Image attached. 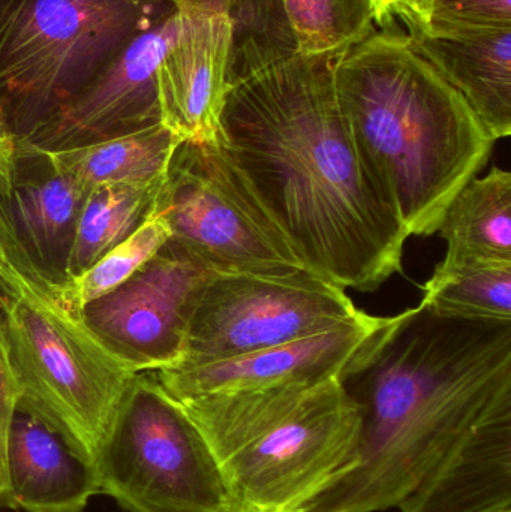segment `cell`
<instances>
[{
	"instance_id": "cb8c5ba5",
	"label": "cell",
	"mask_w": 511,
	"mask_h": 512,
	"mask_svg": "<svg viewBox=\"0 0 511 512\" xmlns=\"http://www.w3.org/2000/svg\"><path fill=\"white\" fill-rule=\"evenodd\" d=\"M171 231L161 216L153 215L125 242L102 256L89 270L59 285H51L54 294L69 309L80 313L86 304L110 294L135 271L161 251Z\"/></svg>"
},
{
	"instance_id": "ffe728a7",
	"label": "cell",
	"mask_w": 511,
	"mask_h": 512,
	"mask_svg": "<svg viewBox=\"0 0 511 512\" xmlns=\"http://www.w3.org/2000/svg\"><path fill=\"white\" fill-rule=\"evenodd\" d=\"M420 303L444 318L511 321V262L444 258L423 288Z\"/></svg>"
},
{
	"instance_id": "ac0fdd59",
	"label": "cell",
	"mask_w": 511,
	"mask_h": 512,
	"mask_svg": "<svg viewBox=\"0 0 511 512\" xmlns=\"http://www.w3.org/2000/svg\"><path fill=\"white\" fill-rule=\"evenodd\" d=\"M182 143L164 123L74 149L41 152L51 167L86 189L101 185H143L167 174Z\"/></svg>"
},
{
	"instance_id": "9c48e42d",
	"label": "cell",
	"mask_w": 511,
	"mask_h": 512,
	"mask_svg": "<svg viewBox=\"0 0 511 512\" xmlns=\"http://www.w3.org/2000/svg\"><path fill=\"white\" fill-rule=\"evenodd\" d=\"M363 313L344 288L312 270L291 276L213 273L192 313L185 354L176 367L296 342Z\"/></svg>"
},
{
	"instance_id": "6da1fadb",
	"label": "cell",
	"mask_w": 511,
	"mask_h": 512,
	"mask_svg": "<svg viewBox=\"0 0 511 512\" xmlns=\"http://www.w3.org/2000/svg\"><path fill=\"white\" fill-rule=\"evenodd\" d=\"M341 51L296 54L228 87L219 141L311 270L372 292L402 271L408 234L342 113Z\"/></svg>"
},
{
	"instance_id": "484cf974",
	"label": "cell",
	"mask_w": 511,
	"mask_h": 512,
	"mask_svg": "<svg viewBox=\"0 0 511 512\" xmlns=\"http://www.w3.org/2000/svg\"><path fill=\"white\" fill-rule=\"evenodd\" d=\"M18 388L9 357L8 339H6L5 319L0 307V507L5 508L6 501V468L5 448L6 435L12 415L17 409Z\"/></svg>"
},
{
	"instance_id": "d4e9b609",
	"label": "cell",
	"mask_w": 511,
	"mask_h": 512,
	"mask_svg": "<svg viewBox=\"0 0 511 512\" xmlns=\"http://www.w3.org/2000/svg\"><path fill=\"white\" fill-rule=\"evenodd\" d=\"M426 27H511V0H407L393 18Z\"/></svg>"
},
{
	"instance_id": "4fadbf2b",
	"label": "cell",
	"mask_w": 511,
	"mask_h": 512,
	"mask_svg": "<svg viewBox=\"0 0 511 512\" xmlns=\"http://www.w3.org/2000/svg\"><path fill=\"white\" fill-rule=\"evenodd\" d=\"M227 9H179V30L159 63L162 123L182 141H218L228 92L231 27Z\"/></svg>"
},
{
	"instance_id": "8992f818",
	"label": "cell",
	"mask_w": 511,
	"mask_h": 512,
	"mask_svg": "<svg viewBox=\"0 0 511 512\" xmlns=\"http://www.w3.org/2000/svg\"><path fill=\"white\" fill-rule=\"evenodd\" d=\"M170 0H0V101L26 137Z\"/></svg>"
},
{
	"instance_id": "4dcf8cb0",
	"label": "cell",
	"mask_w": 511,
	"mask_h": 512,
	"mask_svg": "<svg viewBox=\"0 0 511 512\" xmlns=\"http://www.w3.org/2000/svg\"><path fill=\"white\" fill-rule=\"evenodd\" d=\"M0 135L9 134L8 125H6L5 113H3L2 101H0Z\"/></svg>"
},
{
	"instance_id": "7a4b0ae2",
	"label": "cell",
	"mask_w": 511,
	"mask_h": 512,
	"mask_svg": "<svg viewBox=\"0 0 511 512\" xmlns=\"http://www.w3.org/2000/svg\"><path fill=\"white\" fill-rule=\"evenodd\" d=\"M342 382L362 409L359 444L302 512L398 510L465 432L511 402V321L444 318L420 303Z\"/></svg>"
},
{
	"instance_id": "4316f807",
	"label": "cell",
	"mask_w": 511,
	"mask_h": 512,
	"mask_svg": "<svg viewBox=\"0 0 511 512\" xmlns=\"http://www.w3.org/2000/svg\"><path fill=\"white\" fill-rule=\"evenodd\" d=\"M17 141L12 135H0V200L8 197L17 165Z\"/></svg>"
},
{
	"instance_id": "277c9868",
	"label": "cell",
	"mask_w": 511,
	"mask_h": 512,
	"mask_svg": "<svg viewBox=\"0 0 511 512\" xmlns=\"http://www.w3.org/2000/svg\"><path fill=\"white\" fill-rule=\"evenodd\" d=\"M177 402L215 456L230 512H302L347 468L362 432L339 378Z\"/></svg>"
},
{
	"instance_id": "ba28073f",
	"label": "cell",
	"mask_w": 511,
	"mask_h": 512,
	"mask_svg": "<svg viewBox=\"0 0 511 512\" xmlns=\"http://www.w3.org/2000/svg\"><path fill=\"white\" fill-rule=\"evenodd\" d=\"M153 215L167 222L171 245L216 273L291 276L311 270L219 138L177 146Z\"/></svg>"
},
{
	"instance_id": "7c38bea8",
	"label": "cell",
	"mask_w": 511,
	"mask_h": 512,
	"mask_svg": "<svg viewBox=\"0 0 511 512\" xmlns=\"http://www.w3.org/2000/svg\"><path fill=\"white\" fill-rule=\"evenodd\" d=\"M398 318L363 313L360 318L296 342L201 366L150 373L176 400L345 379L365 363Z\"/></svg>"
},
{
	"instance_id": "e0dca14e",
	"label": "cell",
	"mask_w": 511,
	"mask_h": 512,
	"mask_svg": "<svg viewBox=\"0 0 511 512\" xmlns=\"http://www.w3.org/2000/svg\"><path fill=\"white\" fill-rule=\"evenodd\" d=\"M5 508L24 512H83L98 495L93 463L35 415L15 409L6 435Z\"/></svg>"
},
{
	"instance_id": "52a82bcc",
	"label": "cell",
	"mask_w": 511,
	"mask_h": 512,
	"mask_svg": "<svg viewBox=\"0 0 511 512\" xmlns=\"http://www.w3.org/2000/svg\"><path fill=\"white\" fill-rule=\"evenodd\" d=\"M99 493L129 512H230L215 456L153 373H138L93 459Z\"/></svg>"
},
{
	"instance_id": "7402d4cb",
	"label": "cell",
	"mask_w": 511,
	"mask_h": 512,
	"mask_svg": "<svg viewBox=\"0 0 511 512\" xmlns=\"http://www.w3.org/2000/svg\"><path fill=\"white\" fill-rule=\"evenodd\" d=\"M228 87L299 53L281 0H230Z\"/></svg>"
},
{
	"instance_id": "44dd1931",
	"label": "cell",
	"mask_w": 511,
	"mask_h": 512,
	"mask_svg": "<svg viewBox=\"0 0 511 512\" xmlns=\"http://www.w3.org/2000/svg\"><path fill=\"white\" fill-rule=\"evenodd\" d=\"M164 179L90 189L69 256L68 279L89 270L152 218Z\"/></svg>"
},
{
	"instance_id": "5bb4252c",
	"label": "cell",
	"mask_w": 511,
	"mask_h": 512,
	"mask_svg": "<svg viewBox=\"0 0 511 512\" xmlns=\"http://www.w3.org/2000/svg\"><path fill=\"white\" fill-rule=\"evenodd\" d=\"M399 512H511V402L465 432Z\"/></svg>"
},
{
	"instance_id": "f546056e",
	"label": "cell",
	"mask_w": 511,
	"mask_h": 512,
	"mask_svg": "<svg viewBox=\"0 0 511 512\" xmlns=\"http://www.w3.org/2000/svg\"><path fill=\"white\" fill-rule=\"evenodd\" d=\"M9 237V227L6 224L5 215H3L2 206H0V255H2L3 249H5L6 240Z\"/></svg>"
},
{
	"instance_id": "83f0119b",
	"label": "cell",
	"mask_w": 511,
	"mask_h": 512,
	"mask_svg": "<svg viewBox=\"0 0 511 512\" xmlns=\"http://www.w3.org/2000/svg\"><path fill=\"white\" fill-rule=\"evenodd\" d=\"M372 2L377 8L378 24L383 29V27L393 24V20H395L393 15L407 0H372Z\"/></svg>"
},
{
	"instance_id": "603a6c76",
	"label": "cell",
	"mask_w": 511,
	"mask_h": 512,
	"mask_svg": "<svg viewBox=\"0 0 511 512\" xmlns=\"http://www.w3.org/2000/svg\"><path fill=\"white\" fill-rule=\"evenodd\" d=\"M300 54L345 50L375 32L372 0H281Z\"/></svg>"
},
{
	"instance_id": "8fae6325",
	"label": "cell",
	"mask_w": 511,
	"mask_h": 512,
	"mask_svg": "<svg viewBox=\"0 0 511 512\" xmlns=\"http://www.w3.org/2000/svg\"><path fill=\"white\" fill-rule=\"evenodd\" d=\"M171 6L120 47L68 101L17 141L20 152H57L162 123L158 68L176 38Z\"/></svg>"
},
{
	"instance_id": "d6986e66",
	"label": "cell",
	"mask_w": 511,
	"mask_h": 512,
	"mask_svg": "<svg viewBox=\"0 0 511 512\" xmlns=\"http://www.w3.org/2000/svg\"><path fill=\"white\" fill-rule=\"evenodd\" d=\"M447 242L446 258L511 262V174L494 167L474 177L444 213L437 231Z\"/></svg>"
},
{
	"instance_id": "f1b7e54d",
	"label": "cell",
	"mask_w": 511,
	"mask_h": 512,
	"mask_svg": "<svg viewBox=\"0 0 511 512\" xmlns=\"http://www.w3.org/2000/svg\"><path fill=\"white\" fill-rule=\"evenodd\" d=\"M177 9L186 11V9H206L219 8V6H228L230 0H170Z\"/></svg>"
},
{
	"instance_id": "30bf717a",
	"label": "cell",
	"mask_w": 511,
	"mask_h": 512,
	"mask_svg": "<svg viewBox=\"0 0 511 512\" xmlns=\"http://www.w3.org/2000/svg\"><path fill=\"white\" fill-rule=\"evenodd\" d=\"M213 273L167 242L125 283L86 304L81 319L132 372L171 369L182 361L192 313Z\"/></svg>"
},
{
	"instance_id": "2e32d148",
	"label": "cell",
	"mask_w": 511,
	"mask_h": 512,
	"mask_svg": "<svg viewBox=\"0 0 511 512\" xmlns=\"http://www.w3.org/2000/svg\"><path fill=\"white\" fill-rule=\"evenodd\" d=\"M411 47L459 93L494 141L511 134V27H426Z\"/></svg>"
},
{
	"instance_id": "3957f363",
	"label": "cell",
	"mask_w": 511,
	"mask_h": 512,
	"mask_svg": "<svg viewBox=\"0 0 511 512\" xmlns=\"http://www.w3.org/2000/svg\"><path fill=\"white\" fill-rule=\"evenodd\" d=\"M335 86L363 162L408 237L437 234L495 141L393 24L339 53Z\"/></svg>"
},
{
	"instance_id": "9a60e30c",
	"label": "cell",
	"mask_w": 511,
	"mask_h": 512,
	"mask_svg": "<svg viewBox=\"0 0 511 512\" xmlns=\"http://www.w3.org/2000/svg\"><path fill=\"white\" fill-rule=\"evenodd\" d=\"M87 195L89 189L54 170L44 153L18 150L11 191L0 206L14 242L51 285L68 280Z\"/></svg>"
},
{
	"instance_id": "5b68a950",
	"label": "cell",
	"mask_w": 511,
	"mask_h": 512,
	"mask_svg": "<svg viewBox=\"0 0 511 512\" xmlns=\"http://www.w3.org/2000/svg\"><path fill=\"white\" fill-rule=\"evenodd\" d=\"M0 307L18 388L17 408L59 433L93 463L138 373L120 363L69 309L14 242L0 255Z\"/></svg>"
}]
</instances>
